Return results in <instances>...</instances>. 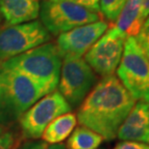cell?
Here are the masks:
<instances>
[{
	"label": "cell",
	"mask_w": 149,
	"mask_h": 149,
	"mask_svg": "<svg viewBox=\"0 0 149 149\" xmlns=\"http://www.w3.org/2000/svg\"><path fill=\"white\" fill-rule=\"evenodd\" d=\"M136 100L115 75L102 78L85 98L77 112V121L108 141L117 137L119 127Z\"/></svg>",
	"instance_id": "1"
},
{
	"label": "cell",
	"mask_w": 149,
	"mask_h": 149,
	"mask_svg": "<svg viewBox=\"0 0 149 149\" xmlns=\"http://www.w3.org/2000/svg\"><path fill=\"white\" fill-rule=\"evenodd\" d=\"M48 94L43 87L25 75L0 66V123L13 124Z\"/></svg>",
	"instance_id": "2"
},
{
	"label": "cell",
	"mask_w": 149,
	"mask_h": 149,
	"mask_svg": "<svg viewBox=\"0 0 149 149\" xmlns=\"http://www.w3.org/2000/svg\"><path fill=\"white\" fill-rule=\"evenodd\" d=\"M63 56L57 45L49 42L0 61V66L25 75L50 93L58 86Z\"/></svg>",
	"instance_id": "3"
},
{
	"label": "cell",
	"mask_w": 149,
	"mask_h": 149,
	"mask_svg": "<svg viewBox=\"0 0 149 149\" xmlns=\"http://www.w3.org/2000/svg\"><path fill=\"white\" fill-rule=\"evenodd\" d=\"M39 15L40 23L54 36L102 20L100 14L72 0H42Z\"/></svg>",
	"instance_id": "4"
},
{
	"label": "cell",
	"mask_w": 149,
	"mask_h": 149,
	"mask_svg": "<svg viewBox=\"0 0 149 149\" xmlns=\"http://www.w3.org/2000/svg\"><path fill=\"white\" fill-rule=\"evenodd\" d=\"M118 80L136 101L149 102V59L135 37H128L116 69Z\"/></svg>",
	"instance_id": "5"
},
{
	"label": "cell",
	"mask_w": 149,
	"mask_h": 149,
	"mask_svg": "<svg viewBox=\"0 0 149 149\" xmlns=\"http://www.w3.org/2000/svg\"><path fill=\"white\" fill-rule=\"evenodd\" d=\"M97 82V75L82 57H63L59 80V92L71 109L83 103Z\"/></svg>",
	"instance_id": "6"
},
{
	"label": "cell",
	"mask_w": 149,
	"mask_h": 149,
	"mask_svg": "<svg viewBox=\"0 0 149 149\" xmlns=\"http://www.w3.org/2000/svg\"><path fill=\"white\" fill-rule=\"evenodd\" d=\"M52 35L40 20L0 28V61L8 60L49 42Z\"/></svg>",
	"instance_id": "7"
},
{
	"label": "cell",
	"mask_w": 149,
	"mask_h": 149,
	"mask_svg": "<svg viewBox=\"0 0 149 149\" xmlns=\"http://www.w3.org/2000/svg\"><path fill=\"white\" fill-rule=\"evenodd\" d=\"M72 109L58 90H54L37 101L18 120L21 134L27 138H42L44 130L57 117Z\"/></svg>",
	"instance_id": "8"
},
{
	"label": "cell",
	"mask_w": 149,
	"mask_h": 149,
	"mask_svg": "<svg viewBox=\"0 0 149 149\" xmlns=\"http://www.w3.org/2000/svg\"><path fill=\"white\" fill-rule=\"evenodd\" d=\"M128 37L112 24L85 54V61L102 78L115 74Z\"/></svg>",
	"instance_id": "9"
},
{
	"label": "cell",
	"mask_w": 149,
	"mask_h": 149,
	"mask_svg": "<svg viewBox=\"0 0 149 149\" xmlns=\"http://www.w3.org/2000/svg\"><path fill=\"white\" fill-rule=\"evenodd\" d=\"M109 26L110 23L105 20H100L73 28L59 35L56 43L57 47L63 57H82L106 32Z\"/></svg>",
	"instance_id": "10"
},
{
	"label": "cell",
	"mask_w": 149,
	"mask_h": 149,
	"mask_svg": "<svg viewBox=\"0 0 149 149\" xmlns=\"http://www.w3.org/2000/svg\"><path fill=\"white\" fill-rule=\"evenodd\" d=\"M117 138L122 141L149 144V102L138 101L119 127Z\"/></svg>",
	"instance_id": "11"
},
{
	"label": "cell",
	"mask_w": 149,
	"mask_h": 149,
	"mask_svg": "<svg viewBox=\"0 0 149 149\" xmlns=\"http://www.w3.org/2000/svg\"><path fill=\"white\" fill-rule=\"evenodd\" d=\"M39 13V0H0V16L6 25L35 20Z\"/></svg>",
	"instance_id": "12"
},
{
	"label": "cell",
	"mask_w": 149,
	"mask_h": 149,
	"mask_svg": "<svg viewBox=\"0 0 149 149\" xmlns=\"http://www.w3.org/2000/svg\"><path fill=\"white\" fill-rule=\"evenodd\" d=\"M146 18L139 0H127L113 25L126 37H136Z\"/></svg>",
	"instance_id": "13"
},
{
	"label": "cell",
	"mask_w": 149,
	"mask_h": 149,
	"mask_svg": "<svg viewBox=\"0 0 149 149\" xmlns=\"http://www.w3.org/2000/svg\"><path fill=\"white\" fill-rule=\"evenodd\" d=\"M77 124V117L74 113L68 112L57 117L46 127L42 136L47 143L57 144L68 138Z\"/></svg>",
	"instance_id": "14"
},
{
	"label": "cell",
	"mask_w": 149,
	"mask_h": 149,
	"mask_svg": "<svg viewBox=\"0 0 149 149\" xmlns=\"http://www.w3.org/2000/svg\"><path fill=\"white\" fill-rule=\"evenodd\" d=\"M103 138L87 127L80 126L73 130L66 142V149H97Z\"/></svg>",
	"instance_id": "15"
},
{
	"label": "cell",
	"mask_w": 149,
	"mask_h": 149,
	"mask_svg": "<svg viewBox=\"0 0 149 149\" xmlns=\"http://www.w3.org/2000/svg\"><path fill=\"white\" fill-rule=\"evenodd\" d=\"M13 124L0 123V149H19L22 134Z\"/></svg>",
	"instance_id": "16"
},
{
	"label": "cell",
	"mask_w": 149,
	"mask_h": 149,
	"mask_svg": "<svg viewBox=\"0 0 149 149\" xmlns=\"http://www.w3.org/2000/svg\"><path fill=\"white\" fill-rule=\"evenodd\" d=\"M127 0H99L100 16L107 23L113 24Z\"/></svg>",
	"instance_id": "17"
},
{
	"label": "cell",
	"mask_w": 149,
	"mask_h": 149,
	"mask_svg": "<svg viewBox=\"0 0 149 149\" xmlns=\"http://www.w3.org/2000/svg\"><path fill=\"white\" fill-rule=\"evenodd\" d=\"M135 39L145 56L149 59V16L144 20L141 30L135 37Z\"/></svg>",
	"instance_id": "18"
},
{
	"label": "cell",
	"mask_w": 149,
	"mask_h": 149,
	"mask_svg": "<svg viewBox=\"0 0 149 149\" xmlns=\"http://www.w3.org/2000/svg\"><path fill=\"white\" fill-rule=\"evenodd\" d=\"M21 149H66V147L62 143L51 144L44 141V142H30V143H27Z\"/></svg>",
	"instance_id": "19"
},
{
	"label": "cell",
	"mask_w": 149,
	"mask_h": 149,
	"mask_svg": "<svg viewBox=\"0 0 149 149\" xmlns=\"http://www.w3.org/2000/svg\"><path fill=\"white\" fill-rule=\"evenodd\" d=\"M113 149H149V144L137 141H120Z\"/></svg>",
	"instance_id": "20"
},
{
	"label": "cell",
	"mask_w": 149,
	"mask_h": 149,
	"mask_svg": "<svg viewBox=\"0 0 149 149\" xmlns=\"http://www.w3.org/2000/svg\"><path fill=\"white\" fill-rule=\"evenodd\" d=\"M77 4L83 6L91 11L100 14L99 12V0H72Z\"/></svg>",
	"instance_id": "21"
},
{
	"label": "cell",
	"mask_w": 149,
	"mask_h": 149,
	"mask_svg": "<svg viewBox=\"0 0 149 149\" xmlns=\"http://www.w3.org/2000/svg\"><path fill=\"white\" fill-rule=\"evenodd\" d=\"M142 6V10H143L144 17L147 18L149 16V0H139Z\"/></svg>",
	"instance_id": "22"
}]
</instances>
